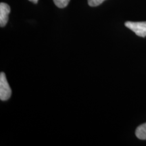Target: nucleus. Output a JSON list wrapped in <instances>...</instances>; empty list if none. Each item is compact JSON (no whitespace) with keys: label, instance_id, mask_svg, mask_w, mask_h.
I'll return each mask as SVG.
<instances>
[{"label":"nucleus","instance_id":"nucleus-1","mask_svg":"<svg viewBox=\"0 0 146 146\" xmlns=\"http://www.w3.org/2000/svg\"><path fill=\"white\" fill-rule=\"evenodd\" d=\"M12 90L6 79L4 72L0 74V99L2 101H6L10 98Z\"/></svg>","mask_w":146,"mask_h":146},{"label":"nucleus","instance_id":"nucleus-4","mask_svg":"<svg viewBox=\"0 0 146 146\" xmlns=\"http://www.w3.org/2000/svg\"><path fill=\"white\" fill-rule=\"evenodd\" d=\"M137 137L141 140H146V123L137 128L135 131Z\"/></svg>","mask_w":146,"mask_h":146},{"label":"nucleus","instance_id":"nucleus-7","mask_svg":"<svg viewBox=\"0 0 146 146\" xmlns=\"http://www.w3.org/2000/svg\"><path fill=\"white\" fill-rule=\"evenodd\" d=\"M29 1H32V2L34 3H36L38 2V1H39V0H29Z\"/></svg>","mask_w":146,"mask_h":146},{"label":"nucleus","instance_id":"nucleus-2","mask_svg":"<svg viewBox=\"0 0 146 146\" xmlns=\"http://www.w3.org/2000/svg\"><path fill=\"white\" fill-rule=\"evenodd\" d=\"M125 27L133 31L137 35L141 37L146 36V22H126Z\"/></svg>","mask_w":146,"mask_h":146},{"label":"nucleus","instance_id":"nucleus-6","mask_svg":"<svg viewBox=\"0 0 146 146\" xmlns=\"http://www.w3.org/2000/svg\"><path fill=\"white\" fill-rule=\"evenodd\" d=\"M106 0H88V4L91 7L98 6L102 4Z\"/></svg>","mask_w":146,"mask_h":146},{"label":"nucleus","instance_id":"nucleus-3","mask_svg":"<svg viewBox=\"0 0 146 146\" xmlns=\"http://www.w3.org/2000/svg\"><path fill=\"white\" fill-rule=\"evenodd\" d=\"M10 12V7L5 3H0V26L3 27L8 21V15Z\"/></svg>","mask_w":146,"mask_h":146},{"label":"nucleus","instance_id":"nucleus-5","mask_svg":"<svg viewBox=\"0 0 146 146\" xmlns=\"http://www.w3.org/2000/svg\"><path fill=\"white\" fill-rule=\"evenodd\" d=\"M70 0H54V2L56 6L60 8H64L68 5Z\"/></svg>","mask_w":146,"mask_h":146}]
</instances>
